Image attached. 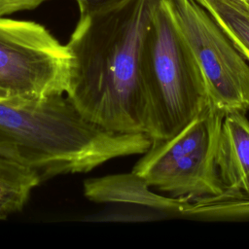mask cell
<instances>
[{
    "label": "cell",
    "instance_id": "obj_1",
    "mask_svg": "<svg viewBox=\"0 0 249 249\" xmlns=\"http://www.w3.org/2000/svg\"><path fill=\"white\" fill-rule=\"evenodd\" d=\"M160 0H119L81 14L66 47L65 94L89 121L118 133H147L143 43Z\"/></svg>",
    "mask_w": 249,
    "mask_h": 249
},
{
    "label": "cell",
    "instance_id": "obj_2",
    "mask_svg": "<svg viewBox=\"0 0 249 249\" xmlns=\"http://www.w3.org/2000/svg\"><path fill=\"white\" fill-rule=\"evenodd\" d=\"M0 140L15 144L42 181L143 155L152 144L147 133L112 132L93 124L66 94L0 100Z\"/></svg>",
    "mask_w": 249,
    "mask_h": 249
},
{
    "label": "cell",
    "instance_id": "obj_3",
    "mask_svg": "<svg viewBox=\"0 0 249 249\" xmlns=\"http://www.w3.org/2000/svg\"><path fill=\"white\" fill-rule=\"evenodd\" d=\"M141 78L152 141L167 139L210 103L201 71L174 21L168 0H160L146 34Z\"/></svg>",
    "mask_w": 249,
    "mask_h": 249
},
{
    "label": "cell",
    "instance_id": "obj_4",
    "mask_svg": "<svg viewBox=\"0 0 249 249\" xmlns=\"http://www.w3.org/2000/svg\"><path fill=\"white\" fill-rule=\"evenodd\" d=\"M225 113L209 103L175 135L152 141L132 171L151 187L173 197L195 199L219 196L224 187L216 153Z\"/></svg>",
    "mask_w": 249,
    "mask_h": 249
},
{
    "label": "cell",
    "instance_id": "obj_5",
    "mask_svg": "<svg viewBox=\"0 0 249 249\" xmlns=\"http://www.w3.org/2000/svg\"><path fill=\"white\" fill-rule=\"evenodd\" d=\"M176 26L203 76L209 101L225 114L249 111V62L196 0H168Z\"/></svg>",
    "mask_w": 249,
    "mask_h": 249
},
{
    "label": "cell",
    "instance_id": "obj_6",
    "mask_svg": "<svg viewBox=\"0 0 249 249\" xmlns=\"http://www.w3.org/2000/svg\"><path fill=\"white\" fill-rule=\"evenodd\" d=\"M71 54L44 25L0 17V87L28 100L65 94Z\"/></svg>",
    "mask_w": 249,
    "mask_h": 249
},
{
    "label": "cell",
    "instance_id": "obj_7",
    "mask_svg": "<svg viewBox=\"0 0 249 249\" xmlns=\"http://www.w3.org/2000/svg\"><path fill=\"white\" fill-rule=\"evenodd\" d=\"M245 115L240 112L225 115L216 165L224 192L249 197V121Z\"/></svg>",
    "mask_w": 249,
    "mask_h": 249
},
{
    "label": "cell",
    "instance_id": "obj_8",
    "mask_svg": "<svg viewBox=\"0 0 249 249\" xmlns=\"http://www.w3.org/2000/svg\"><path fill=\"white\" fill-rule=\"evenodd\" d=\"M146 181L131 171L127 174L91 178L84 182L85 196L96 202H126L160 211L181 213L190 201L155 194Z\"/></svg>",
    "mask_w": 249,
    "mask_h": 249
},
{
    "label": "cell",
    "instance_id": "obj_9",
    "mask_svg": "<svg viewBox=\"0 0 249 249\" xmlns=\"http://www.w3.org/2000/svg\"><path fill=\"white\" fill-rule=\"evenodd\" d=\"M42 182L38 171L21 157L16 145L0 140V199L18 212Z\"/></svg>",
    "mask_w": 249,
    "mask_h": 249
},
{
    "label": "cell",
    "instance_id": "obj_10",
    "mask_svg": "<svg viewBox=\"0 0 249 249\" xmlns=\"http://www.w3.org/2000/svg\"><path fill=\"white\" fill-rule=\"evenodd\" d=\"M214 18L249 62V3L244 0H196Z\"/></svg>",
    "mask_w": 249,
    "mask_h": 249
},
{
    "label": "cell",
    "instance_id": "obj_11",
    "mask_svg": "<svg viewBox=\"0 0 249 249\" xmlns=\"http://www.w3.org/2000/svg\"><path fill=\"white\" fill-rule=\"evenodd\" d=\"M180 214L201 219L249 218V197L223 192L216 196L188 201Z\"/></svg>",
    "mask_w": 249,
    "mask_h": 249
},
{
    "label": "cell",
    "instance_id": "obj_12",
    "mask_svg": "<svg viewBox=\"0 0 249 249\" xmlns=\"http://www.w3.org/2000/svg\"><path fill=\"white\" fill-rule=\"evenodd\" d=\"M49 0H0V17L36 9Z\"/></svg>",
    "mask_w": 249,
    "mask_h": 249
},
{
    "label": "cell",
    "instance_id": "obj_13",
    "mask_svg": "<svg viewBox=\"0 0 249 249\" xmlns=\"http://www.w3.org/2000/svg\"><path fill=\"white\" fill-rule=\"evenodd\" d=\"M77 2L80 15L87 14L98 9L107 7L119 0H75Z\"/></svg>",
    "mask_w": 249,
    "mask_h": 249
},
{
    "label": "cell",
    "instance_id": "obj_14",
    "mask_svg": "<svg viewBox=\"0 0 249 249\" xmlns=\"http://www.w3.org/2000/svg\"><path fill=\"white\" fill-rule=\"evenodd\" d=\"M16 212H18V210L14 206H12L8 202L0 199V220L7 219V217L9 215L14 214Z\"/></svg>",
    "mask_w": 249,
    "mask_h": 249
},
{
    "label": "cell",
    "instance_id": "obj_15",
    "mask_svg": "<svg viewBox=\"0 0 249 249\" xmlns=\"http://www.w3.org/2000/svg\"><path fill=\"white\" fill-rule=\"evenodd\" d=\"M245 1H246V2H248V3H249V0H245Z\"/></svg>",
    "mask_w": 249,
    "mask_h": 249
},
{
    "label": "cell",
    "instance_id": "obj_16",
    "mask_svg": "<svg viewBox=\"0 0 249 249\" xmlns=\"http://www.w3.org/2000/svg\"><path fill=\"white\" fill-rule=\"evenodd\" d=\"M244 1H245V0H244Z\"/></svg>",
    "mask_w": 249,
    "mask_h": 249
}]
</instances>
